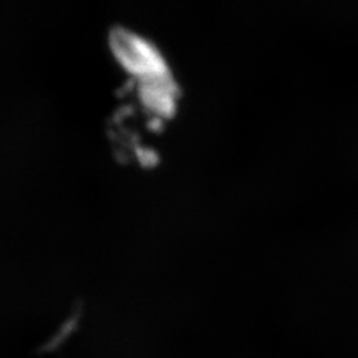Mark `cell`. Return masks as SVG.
<instances>
[{"instance_id":"1","label":"cell","mask_w":358,"mask_h":358,"mask_svg":"<svg viewBox=\"0 0 358 358\" xmlns=\"http://www.w3.org/2000/svg\"><path fill=\"white\" fill-rule=\"evenodd\" d=\"M110 45L120 64L133 77L137 90L157 88L176 81L164 53L141 34L117 27L110 32Z\"/></svg>"}]
</instances>
